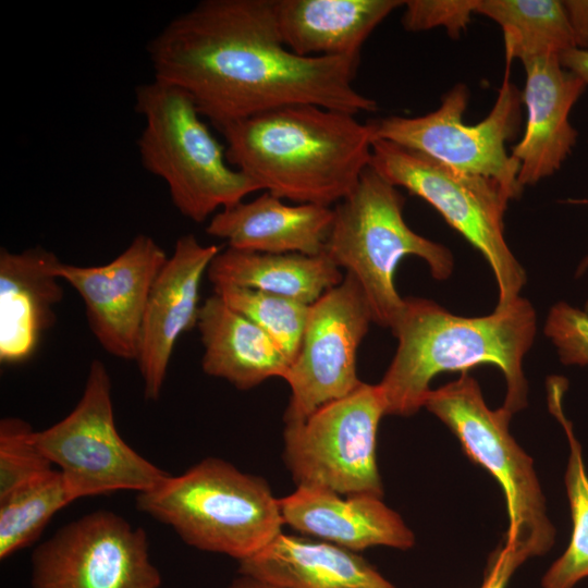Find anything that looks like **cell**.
<instances>
[{
	"mask_svg": "<svg viewBox=\"0 0 588 588\" xmlns=\"http://www.w3.org/2000/svg\"><path fill=\"white\" fill-rule=\"evenodd\" d=\"M147 53L154 78L185 91L218 130L293 105L377 110L354 87L359 57L295 54L282 41L273 0H203L150 39Z\"/></svg>",
	"mask_w": 588,
	"mask_h": 588,
	"instance_id": "cell-1",
	"label": "cell"
},
{
	"mask_svg": "<svg viewBox=\"0 0 588 588\" xmlns=\"http://www.w3.org/2000/svg\"><path fill=\"white\" fill-rule=\"evenodd\" d=\"M397 347L378 383L385 415L408 417L424 407L431 380L441 372L493 365L504 376L502 407L511 414L527 405L523 359L532 345L536 313L519 296L482 317L451 314L437 303L411 297L391 328Z\"/></svg>",
	"mask_w": 588,
	"mask_h": 588,
	"instance_id": "cell-2",
	"label": "cell"
},
{
	"mask_svg": "<svg viewBox=\"0 0 588 588\" xmlns=\"http://www.w3.org/2000/svg\"><path fill=\"white\" fill-rule=\"evenodd\" d=\"M219 131L230 164L262 189L296 204L336 205L370 166L367 123L324 107L286 106Z\"/></svg>",
	"mask_w": 588,
	"mask_h": 588,
	"instance_id": "cell-3",
	"label": "cell"
},
{
	"mask_svg": "<svg viewBox=\"0 0 588 588\" xmlns=\"http://www.w3.org/2000/svg\"><path fill=\"white\" fill-rule=\"evenodd\" d=\"M136 507L171 527L188 546L245 560L273 541L284 525L280 499L262 477L207 457L179 476L139 492Z\"/></svg>",
	"mask_w": 588,
	"mask_h": 588,
	"instance_id": "cell-4",
	"label": "cell"
},
{
	"mask_svg": "<svg viewBox=\"0 0 588 588\" xmlns=\"http://www.w3.org/2000/svg\"><path fill=\"white\" fill-rule=\"evenodd\" d=\"M134 109L145 119L137 139L140 162L166 182L174 207L185 218L201 223L218 209L262 189L229 166L226 147L182 89L154 78L136 87Z\"/></svg>",
	"mask_w": 588,
	"mask_h": 588,
	"instance_id": "cell-5",
	"label": "cell"
},
{
	"mask_svg": "<svg viewBox=\"0 0 588 588\" xmlns=\"http://www.w3.org/2000/svg\"><path fill=\"white\" fill-rule=\"evenodd\" d=\"M404 198L397 187L370 166L355 188L333 208L324 254L359 283L372 320L392 328L405 298L394 285L400 261L414 255L425 260L434 279L452 273V253L413 231L403 218Z\"/></svg>",
	"mask_w": 588,
	"mask_h": 588,
	"instance_id": "cell-6",
	"label": "cell"
},
{
	"mask_svg": "<svg viewBox=\"0 0 588 588\" xmlns=\"http://www.w3.org/2000/svg\"><path fill=\"white\" fill-rule=\"evenodd\" d=\"M424 407L458 439L466 455L499 482L506 503L507 530L503 546L523 563L546 554L555 540L532 458L509 430L513 414L491 409L478 382L467 372L430 390Z\"/></svg>",
	"mask_w": 588,
	"mask_h": 588,
	"instance_id": "cell-7",
	"label": "cell"
},
{
	"mask_svg": "<svg viewBox=\"0 0 588 588\" xmlns=\"http://www.w3.org/2000/svg\"><path fill=\"white\" fill-rule=\"evenodd\" d=\"M370 167L396 187L430 204L489 262L504 307L518 298L526 273L511 252L503 218L507 192L495 180L452 169L424 154L376 139Z\"/></svg>",
	"mask_w": 588,
	"mask_h": 588,
	"instance_id": "cell-8",
	"label": "cell"
},
{
	"mask_svg": "<svg viewBox=\"0 0 588 588\" xmlns=\"http://www.w3.org/2000/svg\"><path fill=\"white\" fill-rule=\"evenodd\" d=\"M385 403L377 384L362 382L301 421L285 424L283 460L297 485L343 495H383L377 432Z\"/></svg>",
	"mask_w": 588,
	"mask_h": 588,
	"instance_id": "cell-9",
	"label": "cell"
},
{
	"mask_svg": "<svg viewBox=\"0 0 588 588\" xmlns=\"http://www.w3.org/2000/svg\"><path fill=\"white\" fill-rule=\"evenodd\" d=\"M35 439L59 467L75 500L119 490L148 491L169 474L133 450L117 430L110 375L90 363L83 394L73 411Z\"/></svg>",
	"mask_w": 588,
	"mask_h": 588,
	"instance_id": "cell-10",
	"label": "cell"
},
{
	"mask_svg": "<svg viewBox=\"0 0 588 588\" xmlns=\"http://www.w3.org/2000/svg\"><path fill=\"white\" fill-rule=\"evenodd\" d=\"M468 90L458 84L440 107L425 115H390L369 121L372 142L382 139L424 154L452 169L498 181L511 198L520 194L518 161L505 144L518 130L522 93L511 83L509 66L490 113L467 125L463 114Z\"/></svg>",
	"mask_w": 588,
	"mask_h": 588,
	"instance_id": "cell-11",
	"label": "cell"
},
{
	"mask_svg": "<svg viewBox=\"0 0 588 588\" xmlns=\"http://www.w3.org/2000/svg\"><path fill=\"white\" fill-rule=\"evenodd\" d=\"M32 588H159L146 531L107 510L58 529L30 559Z\"/></svg>",
	"mask_w": 588,
	"mask_h": 588,
	"instance_id": "cell-12",
	"label": "cell"
},
{
	"mask_svg": "<svg viewBox=\"0 0 588 588\" xmlns=\"http://www.w3.org/2000/svg\"><path fill=\"white\" fill-rule=\"evenodd\" d=\"M373 322L358 281H343L309 306L299 351L284 377L291 389L284 422L301 421L322 405L353 392L363 381L357 350Z\"/></svg>",
	"mask_w": 588,
	"mask_h": 588,
	"instance_id": "cell-13",
	"label": "cell"
},
{
	"mask_svg": "<svg viewBox=\"0 0 588 588\" xmlns=\"http://www.w3.org/2000/svg\"><path fill=\"white\" fill-rule=\"evenodd\" d=\"M168 256L146 234H137L112 261L82 267L52 265L84 301L89 328L102 348L114 357L136 360L142 320L151 286Z\"/></svg>",
	"mask_w": 588,
	"mask_h": 588,
	"instance_id": "cell-14",
	"label": "cell"
},
{
	"mask_svg": "<svg viewBox=\"0 0 588 588\" xmlns=\"http://www.w3.org/2000/svg\"><path fill=\"white\" fill-rule=\"evenodd\" d=\"M219 252L193 234L179 237L151 286L136 357L146 400L159 399L176 341L197 324L201 279Z\"/></svg>",
	"mask_w": 588,
	"mask_h": 588,
	"instance_id": "cell-15",
	"label": "cell"
},
{
	"mask_svg": "<svg viewBox=\"0 0 588 588\" xmlns=\"http://www.w3.org/2000/svg\"><path fill=\"white\" fill-rule=\"evenodd\" d=\"M523 63L526 84L522 99L527 121L524 136L511 154L519 163L517 182L522 188L558 171L571 154L577 132L569 113L586 87L562 66L558 56Z\"/></svg>",
	"mask_w": 588,
	"mask_h": 588,
	"instance_id": "cell-16",
	"label": "cell"
},
{
	"mask_svg": "<svg viewBox=\"0 0 588 588\" xmlns=\"http://www.w3.org/2000/svg\"><path fill=\"white\" fill-rule=\"evenodd\" d=\"M280 506L284 525L351 551L377 546L407 550L415 544L412 529L382 497L301 486L281 498Z\"/></svg>",
	"mask_w": 588,
	"mask_h": 588,
	"instance_id": "cell-17",
	"label": "cell"
},
{
	"mask_svg": "<svg viewBox=\"0 0 588 588\" xmlns=\"http://www.w3.org/2000/svg\"><path fill=\"white\" fill-rule=\"evenodd\" d=\"M333 209L311 204L287 205L269 192L211 217L206 232L229 247L257 253L323 254Z\"/></svg>",
	"mask_w": 588,
	"mask_h": 588,
	"instance_id": "cell-18",
	"label": "cell"
},
{
	"mask_svg": "<svg viewBox=\"0 0 588 588\" xmlns=\"http://www.w3.org/2000/svg\"><path fill=\"white\" fill-rule=\"evenodd\" d=\"M58 257L42 247L0 250V360L17 364L35 352L54 321L63 291L52 272Z\"/></svg>",
	"mask_w": 588,
	"mask_h": 588,
	"instance_id": "cell-19",
	"label": "cell"
},
{
	"mask_svg": "<svg viewBox=\"0 0 588 588\" xmlns=\"http://www.w3.org/2000/svg\"><path fill=\"white\" fill-rule=\"evenodd\" d=\"M238 564L240 574L281 588H399L355 551L283 532Z\"/></svg>",
	"mask_w": 588,
	"mask_h": 588,
	"instance_id": "cell-20",
	"label": "cell"
},
{
	"mask_svg": "<svg viewBox=\"0 0 588 588\" xmlns=\"http://www.w3.org/2000/svg\"><path fill=\"white\" fill-rule=\"evenodd\" d=\"M400 0H273L285 47L304 58L359 57L373 29Z\"/></svg>",
	"mask_w": 588,
	"mask_h": 588,
	"instance_id": "cell-21",
	"label": "cell"
},
{
	"mask_svg": "<svg viewBox=\"0 0 588 588\" xmlns=\"http://www.w3.org/2000/svg\"><path fill=\"white\" fill-rule=\"evenodd\" d=\"M197 328L205 373L250 390L269 378L284 379L290 360L253 321L213 293L200 305Z\"/></svg>",
	"mask_w": 588,
	"mask_h": 588,
	"instance_id": "cell-22",
	"label": "cell"
},
{
	"mask_svg": "<svg viewBox=\"0 0 588 588\" xmlns=\"http://www.w3.org/2000/svg\"><path fill=\"white\" fill-rule=\"evenodd\" d=\"M207 275L216 285H233L311 305L344 275L324 253L268 254L228 247L211 261Z\"/></svg>",
	"mask_w": 588,
	"mask_h": 588,
	"instance_id": "cell-23",
	"label": "cell"
},
{
	"mask_svg": "<svg viewBox=\"0 0 588 588\" xmlns=\"http://www.w3.org/2000/svg\"><path fill=\"white\" fill-rule=\"evenodd\" d=\"M475 13L501 26L507 66L576 48L563 1L476 0Z\"/></svg>",
	"mask_w": 588,
	"mask_h": 588,
	"instance_id": "cell-24",
	"label": "cell"
},
{
	"mask_svg": "<svg viewBox=\"0 0 588 588\" xmlns=\"http://www.w3.org/2000/svg\"><path fill=\"white\" fill-rule=\"evenodd\" d=\"M565 389V379H549V409L562 425L569 445L564 482L573 527L567 548L543 575L542 588H574L588 577V475L580 443L563 411L562 397Z\"/></svg>",
	"mask_w": 588,
	"mask_h": 588,
	"instance_id": "cell-25",
	"label": "cell"
},
{
	"mask_svg": "<svg viewBox=\"0 0 588 588\" xmlns=\"http://www.w3.org/2000/svg\"><path fill=\"white\" fill-rule=\"evenodd\" d=\"M74 500L59 469L0 500V559L32 544L51 517Z\"/></svg>",
	"mask_w": 588,
	"mask_h": 588,
	"instance_id": "cell-26",
	"label": "cell"
},
{
	"mask_svg": "<svg viewBox=\"0 0 588 588\" xmlns=\"http://www.w3.org/2000/svg\"><path fill=\"white\" fill-rule=\"evenodd\" d=\"M213 293L266 332L292 363L296 357L310 305L257 290L216 285Z\"/></svg>",
	"mask_w": 588,
	"mask_h": 588,
	"instance_id": "cell-27",
	"label": "cell"
},
{
	"mask_svg": "<svg viewBox=\"0 0 588 588\" xmlns=\"http://www.w3.org/2000/svg\"><path fill=\"white\" fill-rule=\"evenodd\" d=\"M35 432L23 419H1L0 500L53 470V464L36 442Z\"/></svg>",
	"mask_w": 588,
	"mask_h": 588,
	"instance_id": "cell-28",
	"label": "cell"
},
{
	"mask_svg": "<svg viewBox=\"0 0 588 588\" xmlns=\"http://www.w3.org/2000/svg\"><path fill=\"white\" fill-rule=\"evenodd\" d=\"M544 333L565 365H588V313L560 302L548 314Z\"/></svg>",
	"mask_w": 588,
	"mask_h": 588,
	"instance_id": "cell-29",
	"label": "cell"
},
{
	"mask_svg": "<svg viewBox=\"0 0 588 588\" xmlns=\"http://www.w3.org/2000/svg\"><path fill=\"white\" fill-rule=\"evenodd\" d=\"M402 24L406 30L420 32L444 26L458 36L475 13L476 0H408Z\"/></svg>",
	"mask_w": 588,
	"mask_h": 588,
	"instance_id": "cell-30",
	"label": "cell"
},
{
	"mask_svg": "<svg viewBox=\"0 0 588 588\" xmlns=\"http://www.w3.org/2000/svg\"><path fill=\"white\" fill-rule=\"evenodd\" d=\"M523 562L504 546L499 547L488 560L480 588H506L512 575Z\"/></svg>",
	"mask_w": 588,
	"mask_h": 588,
	"instance_id": "cell-31",
	"label": "cell"
},
{
	"mask_svg": "<svg viewBox=\"0 0 588 588\" xmlns=\"http://www.w3.org/2000/svg\"><path fill=\"white\" fill-rule=\"evenodd\" d=\"M575 47L588 50V0L563 1Z\"/></svg>",
	"mask_w": 588,
	"mask_h": 588,
	"instance_id": "cell-32",
	"label": "cell"
},
{
	"mask_svg": "<svg viewBox=\"0 0 588 588\" xmlns=\"http://www.w3.org/2000/svg\"><path fill=\"white\" fill-rule=\"evenodd\" d=\"M564 69L578 76L588 86V50L573 48L560 57Z\"/></svg>",
	"mask_w": 588,
	"mask_h": 588,
	"instance_id": "cell-33",
	"label": "cell"
},
{
	"mask_svg": "<svg viewBox=\"0 0 588 588\" xmlns=\"http://www.w3.org/2000/svg\"><path fill=\"white\" fill-rule=\"evenodd\" d=\"M226 588H281L267 581L242 575L235 578Z\"/></svg>",
	"mask_w": 588,
	"mask_h": 588,
	"instance_id": "cell-34",
	"label": "cell"
},
{
	"mask_svg": "<svg viewBox=\"0 0 588 588\" xmlns=\"http://www.w3.org/2000/svg\"><path fill=\"white\" fill-rule=\"evenodd\" d=\"M588 267V257L583 261L581 269H586ZM586 311L588 313V302L586 306Z\"/></svg>",
	"mask_w": 588,
	"mask_h": 588,
	"instance_id": "cell-35",
	"label": "cell"
}]
</instances>
